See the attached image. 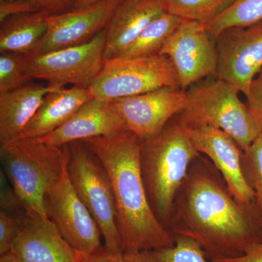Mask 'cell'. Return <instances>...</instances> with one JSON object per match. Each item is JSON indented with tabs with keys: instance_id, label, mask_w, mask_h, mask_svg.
<instances>
[{
	"instance_id": "cell-1",
	"label": "cell",
	"mask_w": 262,
	"mask_h": 262,
	"mask_svg": "<svg viewBox=\"0 0 262 262\" xmlns=\"http://www.w3.org/2000/svg\"><path fill=\"white\" fill-rule=\"evenodd\" d=\"M168 229L196 241L210 261L237 257L262 244V206L256 200L237 201L218 169L201 155L177 192Z\"/></svg>"
},
{
	"instance_id": "cell-2",
	"label": "cell",
	"mask_w": 262,
	"mask_h": 262,
	"mask_svg": "<svg viewBox=\"0 0 262 262\" xmlns=\"http://www.w3.org/2000/svg\"><path fill=\"white\" fill-rule=\"evenodd\" d=\"M82 141L110 177L123 252L173 246L174 234L160 223L150 206L141 176L140 139L123 130Z\"/></svg>"
},
{
	"instance_id": "cell-3",
	"label": "cell",
	"mask_w": 262,
	"mask_h": 262,
	"mask_svg": "<svg viewBox=\"0 0 262 262\" xmlns=\"http://www.w3.org/2000/svg\"><path fill=\"white\" fill-rule=\"evenodd\" d=\"M201 155L175 117L159 134L141 141V171L146 194L155 216L167 229L177 192L191 164Z\"/></svg>"
},
{
	"instance_id": "cell-4",
	"label": "cell",
	"mask_w": 262,
	"mask_h": 262,
	"mask_svg": "<svg viewBox=\"0 0 262 262\" xmlns=\"http://www.w3.org/2000/svg\"><path fill=\"white\" fill-rule=\"evenodd\" d=\"M68 145H50L39 139H19L0 144L7 179L28 211L48 218L46 195L68 165Z\"/></svg>"
},
{
	"instance_id": "cell-5",
	"label": "cell",
	"mask_w": 262,
	"mask_h": 262,
	"mask_svg": "<svg viewBox=\"0 0 262 262\" xmlns=\"http://www.w3.org/2000/svg\"><path fill=\"white\" fill-rule=\"evenodd\" d=\"M182 111L175 117L183 128L211 126L221 129L248 149L262 131L239 91L225 81H200L189 88Z\"/></svg>"
},
{
	"instance_id": "cell-6",
	"label": "cell",
	"mask_w": 262,
	"mask_h": 262,
	"mask_svg": "<svg viewBox=\"0 0 262 262\" xmlns=\"http://www.w3.org/2000/svg\"><path fill=\"white\" fill-rule=\"evenodd\" d=\"M68 149L69 177L75 192L99 227L105 247L123 252L113 187L106 170L84 141L70 143Z\"/></svg>"
},
{
	"instance_id": "cell-7",
	"label": "cell",
	"mask_w": 262,
	"mask_h": 262,
	"mask_svg": "<svg viewBox=\"0 0 262 262\" xmlns=\"http://www.w3.org/2000/svg\"><path fill=\"white\" fill-rule=\"evenodd\" d=\"M163 87L181 89L170 60L156 54L105 60L102 70L89 89L92 97L112 101Z\"/></svg>"
},
{
	"instance_id": "cell-8",
	"label": "cell",
	"mask_w": 262,
	"mask_h": 262,
	"mask_svg": "<svg viewBox=\"0 0 262 262\" xmlns=\"http://www.w3.org/2000/svg\"><path fill=\"white\" fill-rule=\"evenodd\" d=\"M106 35V29L80 46L27 56V75L57 89L66 84L89 89L103 68Z\"/></svg>"
},
{
	"instance_id": "cell-9",
	"label": "cell",
	"mask_w": 262,
	"mask_h": 262,
	"mask_svg": "<svg viewBox=\"0 0 262 262\" xmlns=\"http://www.w3.org/2000/svg\"><path fill=\"white\" fill-rule=\"evenodd\" d=\"M46 207L48 218L77 252L90 254L104 248L99 227L70 182L68 165L48 188Z\"/></svg>"
},
{
	"instance_id": "cell-10",
	"label": "cell",
	"mask_w": 262,
	"mask_h": 262,
	"mask_svg": "<svg viewBox=\"0 0 262 262\" xmlns=\"http://www.w3.org/2000/svg\"><path fill=\"white\" fill-rule=\"evenodd\" d=\"M159 54L168 57L173 63L180 88L184 91L215 75L218 61L215 40L199 22L184 19Z\"/></svg>"
},
{
	"instance_id": "cell-11",
	"label": "cell",
	"mask_w": 262,
	"mask_h": 262,
	"mask_svg": "<svg viewBox=\"0 0 262 262\" xmlns=\"http://www.w3.org/2000/svg\"><path fill=\"white\" fill-rule=\"evenodd\" d=\"M215 40L218 54L215 77L246 96L262 69V20L225 29Z\"/></svg>"
},
{
	"instance_id": "cell-12",
	"label": "cell",
	"mask_w": 262,
	"mask_h": 262,
	"mask_svg": "<svg viewBox=\"0 0 262 262\" xmlns=\"http://www.w3.org/2000/svg\"><path fill=\"white\" fill-rule=\"evenodd\" d=\"M186 101L187 93L184 90L163 87L110 102L124 129L144 141L159 134L182 111Z\"/></svg>"
},
{
	"instance_id": "cell-13",
	"label": "cell",
	"mask_w": 262,
	"mask_h": 262,
	"mask_svg": "<svg viewBox=\"0 0 262 262\" xmlns=\"http://www.w3.org/2000/svg\"><path fill=\"white\" fill-rule=\"evenodd\" d=\"M122 0H103L82 8L48 15V29L35 55L90 42L106 29Z\"/></svg>"
},
{
	"instance_id": "cell-14",
	"label": "cell",
	"mask_w": 262,
	"mask_h": 262,
	"mask_svg": "<svg viewBox=\"0 0 262 262\" xmlns=\"http://www.w3.org/2000/svg\"><path fill=\"white\" fill-rule=\"evenodd\" d=\"M198 152L206 155L222 174L229 192L239 203L256 201L243 170L244 151L229 134L211 126L184 128Z\"/></svg>"
},
{
	"instance_id": "cell-15",
	"label": "cell",
	"mask_w": 262,
	"mask_h": 262,
	"mask_svg": "<svg viewBox=\"0 0 262 262\" xmlns=\"http://www.w3.org/2000/svg\"><path fill=\"white\" fill-rule=\"evenodd\" d=\"M10 252L19 262H77L79 257L49 218L27 209Z\"/></svg>"
},
{
	"instance_id": "cell-16",
	"label": "cell",
	"mask_w": 262,
	"mask_h": 262,
	"mask_svg": "<svg viewBox=\"0 0 262 262\" xmlns=\"http://www.w3.org/2000/svg\"><path fill=\"white\" fill-rule=\"evenodd\" d=\"M123 130L110 101L91 97L61 126L39 139L50 145L63 146Z\"/></svg>"
},
{
	"instance_id": "cell-17",
	"label": "cell",
	"mask_w": 262,
	"mask_h": 262,
	"mask_svg": "<svg viewBox=\"0 0 262 262\" xmlns=\"http://www.w3.org/2000/svg\"><path fill=\"white\" fill-rule=\"evenodd\" d=\"M167 11L163 0H127L106 27L104 59L120 56L155 18Z\"/></svg>"
},
{
	"instance_id": "cell-18",
	"label": "cell",
	"mask_w": 262,
	"mask_h": 262,
	"mask_svg": "<svg viewBox=\"0 0 262 262\" xmlns=\"http://www.w3.org/2000/svg\"><path fill=\"white\" fill-rule=\"evenodd\" d=\"M49 84L27 83L0 93V144L16 140L32 120L46 95L58 90Z\"/></svg>"
},
{
	"instance_id": "cell-19",
	"label": "cell",
	"mask_w": 262,
	"mask_h": 262,
	"mask_svg": "<svg viewBox=\"0 0 262 262\" xmlns=\"http://www.w3.org/2000/svg\"><path fill=\"white\" fill-rule=\"evenodd\" d=\"M91 97L89 89L77 86L51 91L18 139H39L48 135L64 124Z\"/></svg>"
},
{
	"instance_id": "cell-20",
	"label": "cell",
	"mask_w": 262,
	"mask_h": 262,
	"mask_svg": "<svg viewBox=\"0 0 262 262\" xmlns=\"http://www.w3.org/2000/svg\"><path fill=\"white\" fill-rule=\"evenodd\" d=\"M48 15L43 12L26 13L2 22L0 52L34 56L47 32Z\"/></svg>"
},
{
	"instance_id": "cell-21",
	"label": "cell",
	"mask_w": 262,
	"mask_h": 262,
	"mask_svg": "<svg viewBox=\"0 0 262 262\" xmlns=\"http://www.w3.org/2000/svg\"><path fill=\"white\" fill-rule=\"evenodd\" d=\"M183 20L184 19L165 11L155 18L120 56L138 57L159 54L168 38Z\"/></svg>"
},
{
	"instance_id": "cell-22",
	"label": "cell",
	"mask_w": 262,
	"mask_h": 262,
	"mask_svg": "<svg viewBox=\"0 0 262 262\" xmlns=\"http://www.w3.org/2000/svg\"><path fill=\"white\" fill-rule=\"evenodd\" d=\"M260 20H262V0H235L222 14L204 27L215 39L225 29L248 27Z\"/></svg>"
},
{
	"instance_id": "cell-23",
	"label": "cell",
	"mask_w": 262,
	"mask_h": 262,
	"mask_svg": "<svg viewBox=\"0 0 262 262\" xmlns=\"http://www.w3.org/2000/svg\"><path fill=\"white\" fill-rule=\"evenodd\" d=\"M235 0H163L169 13L184 20L209 23L222 14Z\"/></svg>"
},
{
	"instance_id": "cell-24",
	"label": "cell",
	"mask_w": 262,
	"mask_h": 262,
	"mask_svg": "<svg viewBox=\"0 0 262 262\" xmlns=\"http://www.w3.org/2000/svg\"><path fill=\"white\" fill-rule=\"evenodd\" d=\"M173 246L151 251L156 262H212L208 261L201 245L187 236L174 234Z\"/></svg>"
},
{
	"instance_id": "cell-25",
	"label": "cell",
	"mask_w": 262,
	"mask_h": 262,
	"mask_svg": "<svg viewBox=\"0 0 262 262\" xmlns=\"http://www.w3.org/2000/svg\"><path fill=\"white\" fill-rule=\"evenodd\" d=\"M27 57L13 52L0 53V93L28 83Z\"/></svg>"
},
{
	"instance_id": "cell-26",
	"label": "cell",
	"mask_w": 262,
	"mask_h": 262,
	"mask_svg": "<svg viewBox=\"0 0 262 262\" xmlns=\"http://www.w3.org/2000/svg\"><path fill=\"white\" fill-rule=\"evenodd\" d=\"M242 165L245 177L262 206V134L244 151Z\"/></svg>"
},
{
	"instance_id": "cell-27",
	"label": "cell",
	"mask_w": 262,
	"mask_h": 262,
	"mask_svg": "<svg viewBox=\"0 0 262 262\" xmlns=\"http://www.w3.org/2000/svg\"><path fill=\"white\" fill-rule=\"evenodd\" d=\"M0 211L21 220L27 208L10 185L3 170H0Z\"/></svg>"
},
{
	"instance_id": "cell-28",
	"label": "cell",
	"mask_w": 262,
	"mask_h": 262,
	"mask_svg": "<svg viewBox=\"0 0 262 262\" xmlns=\"http://www.w3.org/2000/svg\"><path fill=\"white\" fill-rule=\"evenodd\" d=\"M21 220L0 211V256L10 252Z\"/></svg>"
},
{
	"instance_id": "cell-29",
	"label": "cell",
	"mask_w": 262,
	"mask_h": 262,
	"mask_svg": "<svg viewBox=\"0 0 262 262\" xmlns=\"http://www.w3.org/2000/svg\"><path fill=\"white\" fill-rule=\"evenodd\" d=\"M246 97V104L262 131V69L253 79Z\"/></svg>"
},
{
	"instance_id": "cell-30",
	"label": "cell",
	"mask_w": 262,
	"mask_h": 262,
	"mask_svg": "<svg viewBox=\"0 0 262 262\" xmlns=\"http://www.w3.org/2000/svg\"><path fill=\"white\" fill-rule=\"evenodd\" d=\"M39 10L28 2L23 0H6L0 2V23L10 17L37 13Z\"/></svg>"
},
{
	"instance_id": "cell-31",
	"label": "cell",
	"mask_w": 262,
	"mask_h": 262,
	"mask_svg": "<svg viewBox=\"0 0 262 262\" xmlns=\"http://www.w3.org/2000/svg\"><path fill=\"white\" fill-rule=\"evenodd\" d=\"M6 1V0H0ZM28 2L39 12L48 15H56L72 10L77 0H23Z\"/></svg>"
},
{
	"instance_id": "cell-32",
	"label": "cell",
	"mask_w": 262,
	"mask_h": 262,
	"mask_svg": "<svg viewBox=\"0 0 262 262\" xmlns=\"http://www.w3.org/2000/svg\"><path fill=\"white\" fill-rule=\"evenodd\" d=\"M123 253L110 251L104 246L97 252L90 254L79 253L77 262H123Z\"/></svg>"
},
{
	"instance_id": "cell-33",
	"label": "cell",
	"mask_w": 262,
	"mask_h": 262,
	"mask_svg": "<svg viewBox=\"0 0 262 262\" xmlns=\"http://www.w3.org/2000/svg\"><path fill=\"white\" fill-rule=\"evenodd\" d=\"M212 262H262V244H255L248 246L244 254L237 257L222 258Z\"/></svg>"
},
{
	"instance_id": "cell-34",
	"label": "cell",
	"mask_w": 262,
	"mask_h": 262,
	"mask_svg": "<svg viewBox=\"0 0 262 262\" xmlns=\"http://www.w3.org/2000/svg\"><path fill=\"white\" fill-rule=\"evenodd\" d=\"M123 262H156L151 251L123 253Z\"/></svg>"
},
{
	"instance_id": "cell-35",
	"label": "cell",
	"mask_w": 262,
	"mask_h": 262,
	"mask_svg": "<svg viewBox=\"0 0 262 262\" xmlns=\"http://www.w3.org/2000/svg\"><path fill=\"white\" fill-rule=\"evenodd\" d=\"M101 1H103V0H77V3L74 5L72 9L89 6V5L95 4V3H97L98 2ZM122 1H127V0H122Z\"/></svg>"
},
{
	"instance_id": "cell-36",
	"label": "cell",
	"mask_w": 262,
	"mask_h": 262,
	"mask_svg": "<svg viewBox=\"0 0 262 262\" xmlns=\"http://www.w3.org/2000/svg\"><path fill=\"white\" fill-rule=\"evenodd\" d=\"M0 262H19L18 259L15 258L14 255L11 252L6 253V254L3 255L0 257Z\"/></svg>"
},
{
	"instance_id": "cell-37",
	"label": "cell",
	"mask_w": 262,
	"mask_h": 262,
	"mask_svg": "<svg viewBox=\"0 0 262 262\" xmlns=\"http://www.w3.org/2000/svg\"></svg>"
}]
</instances>
